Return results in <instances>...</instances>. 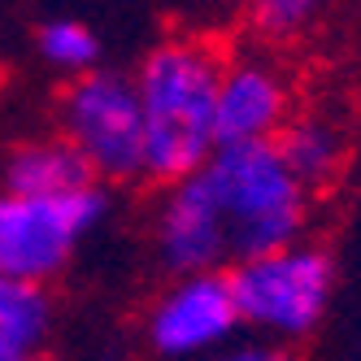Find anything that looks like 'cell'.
I'll list each match as a JSON object with an SVG mask.
<instances>
[{
	"label": "cell",
	"mask_w": 361,
	"mask_h": 361,
	"mask_svg": "<svg viewBox=\"0 0 361 361\" xmlns=\"http://www.w3.org/2000/svg\"><path fill=\"white\" fill-rule=\"evenodd\" d=\"M39 53L61 70H87L100 57V44L83 22L61 18V22H44L39 27Z\"/></svg>",
	"instance_id": "12"
},
{
	"label": "cell",
	"mask_w": 361,
	"mask_h": 361,
	"mask_svg": "<svg viewBox=\"0 0 361 361\" xmlns=\"http://www.w3.org/2000/svg\"><path fill=\"white\" fill-rule=\"evenodd\" d=\"M335 288V266L322 248L283 244L270 252L244 257L231 270L240 322L270 331V335H305L326 314V300Z\"/></svg>",
	"instance_id": "3"
},
{
	"label": "cell",
	"mask_w": 361,
	"mask_h": 361,
	"mask_svg": "<svg viewBox=\"0 0 361 361\" xmlns=\"http://www.w3.org/2000/svg\"><path fill=\"white\" fill-rule=\"evenodd\" d=\"M157 252L174 274L218 270L222 257H231L226 218L204 170L166 183V200L157 214Z\"/></svg>",
	"instance_id": "7"
},
{
	"label": "cell",
	"mask_w": 361,
	"mask_h": 361,
	"mask_svg": "<svg viewBox=\"0 0 361 361\" xmlns=\"http://www.w3.org/2000/svg\"><path fill=\"white\" fill-rule=\"evenodd\" d=\"M13 361H35V357H13Z\"/></svg>",
	"instance_id": "15"
},
{
	"label": "cell",
	"mask_w": 361,
	"mask_h": 361,
	"mask_svg": "<svg viewBox=\"0 0 361 361\" xmlns=\"http://www.w3.org/2000/svg\"><path fill=\"white\" fill-rule=\"evenodd\" d=\"M96 183V170L70 140H39L22 144L5 161V192H27V196H57Z\"/></svg>",
	"instance_id": "9"
},
{
	"label": "cell",
	"mask_w": 361,
	"mask_h": 361,
	"mask_svg": "<svg viewBox=\"0 0 361 361\" xmlns=\"http://www.w3.org/2000/svg\"><path fill=\"white\" fill-rule=\"evenodd\" d=\"M283 161L292 166V174L305 188H322L326 178L340 170L344 161V140L331 122L322 118H300V122H283V131L274 135Z\"/></svg>",
	"instance_id": "11"
},
{
	"label": "cell",
	"mask_w": 361,
	"mask_h": 361,
	"mask_svg": "<svg viewBox=\"0 0 361 361\" xmlns=\"http://www.w3.org/2000/svg\"><path fill=\"white\" fill-rule=\"evenodd\" d=\"M222 204L231 257H257L283 248L305 226V183L283 161L274 140L218 144L200 166Z\"/></svg>",
	"instance_id": "2"
},
{
	"label": "cell",
	"mask_w": 361,
	"mask_h": 361,
	"mask_svg": "<svg viewBox=\"0 0 361 361\" xmlns=\"http://www.w3.org/2000/svg\"><path fill=\"white\" fill-rule=\"evenodd\" d=\"M66 140L105 178L131 183L144 174V114L135 79L126 74H87L61 100Z\"/></svg>",
	"instance_id": "5"
},
{
	"label": "cell",
	"mask_w": 361,
	"mask_h": 361,
	"mask_svg": "<svg viewBox=\"0 0 361 361\" xmlns=\"http://www.w3.org/2000/svg\"><path fill=\"white\" fill-rule=\"evenodd\" d=\"M326 0H248L252 27L270 39H292L322 13Z\"/></svg>",
	"instance_id": "13"
},
{
	"label": "cell",
	"mask_w": 361,
	"mask_h": 361,
	"mask_svg": "<svg viewBox=\"0 0 361 361\" xmlns=\"http://www.w3.org/2000/svg\"><path fill=\"white\" fill-rule=\"evenodd\" d=\"M218 83L222 61L196 39H166L144 57L135 79L144 114V178L174 183L209 161L218 148Z\"/></svg>",
	"instance_id": "1"
},
{
	"label": "cell",
	"mask_w": 361,
	"mask_h": 361,
	"mask_svg": "<svg viewBox=\"0 0 361 361\" xmlns=\"http://www.w3.org/2000/svg\"><path fill=\"white\" fill-rule=\"evenodd\" d=\"M105 214L100 188H74L57 196L0 192V274L44 283L53 279L79 240Z\"/></svg>",
	"instance_id": "4"
},
{
	"label": "cell",
	"mask_w": 361,
	"mask_h": 361,
	"mask_svg": "<svg viewBox=\"0 0 361 361\" xmlns=\"http://www.w3.org/2000/svg\"><path fill=\"white\" fill-rule=\"evenodd\" d=\"M288 122V87L279 70L262 61H235L222 66L218 83V114H214V140L218 144H252L274 140Z\"/></svg>",
	"instance_id": "8"
},
{
	"label": "cell",
	"mask_w": 361,
	"mask_h": 361,
	"mask_svg": "<svg viewBox=\"0 0 361 361\" xmlns=\"http://www.w3.org/2000/svg\"><path fill=\"white\" fill-rule=\"evenodd\" d=\"M214 361H288V357L279 348H266V344H244V348H231V353H222Z\"/></svg>",
	"instance_id": "14"
},
{
	"label": "cell",
	"mask_w": 361,
	"mask_h": 361,
	"mask_svg": "<svg viewBox=\"0 0 361 361\" xmlns=\"http://www.w3.org/2000/svg\"><path fill=\"white\" fill-rule=\"evenodd\" d=\"M48 331V296L31 279L0 274V361L31 357Z\"/></svg>",
	"instance_id": "10"
},
{
	"label": "cell",
	"mask_w": 361,
	"mask_h": 361,
	"mask_svg": "<svg viewBox=\"0 0 361 361\" xmlns=\"http://www.w3.org/2000/svg\"><path fill=\"white\" fill-rule=\"evenodd\" d=\"M240 326L231 274L192 270L161 296V305L148 318V340L166 357H192L222 344Z\"/></svg>",
	"instance_id": "6"
}]
</instances>
